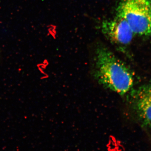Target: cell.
Listing matches in <instances>:
<instances>
[{
	"instance_id": "cell-3",
	"label": "cell",
	"mask_w": 151,
	"mask_h": 151,
	"mask_svg": "<svg viewBox=\"0 0 151 151\" xmlns=\"http://www.w3.org/2000/svg\"><path fill=\"white\" fill-rule=\"evenodd\" d=\"M102 31L111 43L122 51L130 44L135 35L126 20L118 15L103 22Z\"/></svg>"
},
{
	"instance_id": "cell-1",
	"label": "cell",
	"mask_w": 151,
	"mask_h": 151,
	"mask_svg": "<svg viewBox=\"0 0 151 151\" xmlns=\"http://www.w3.org/2000/svg\"><path fill=\"white\" fill-rule=\"evenodd\" d=\"M92 74L100 85L121 96L129 93L134 86L131 69L104 45H99L95 50Z\"/></svg>"
},
{
	"instance_id": "cell-2",
	"label": "cell",
	"mask_w": 151,
	"mask_h": 151,
	"mask_svg": "<svg viewBox=\"0 0 151 151\" xmlns=\"http://www.w3.org/2000/svg\"><path fill=\"white\" fill-rule=\"evenodd\" d=\"M117 15L129 25L135 35L151 34V0H121Z\"/></svg>"
},
{
	"instance_id": "cell-4",
	"label": "cell",
	"mask_w": 151,
	"mask_h": 151,
	"mask_svg": "<svg viewBox=\"0 0 151 151\" xmlns=\"http://www.w3.org/2000/svg\"><path fill=\"white\" fill-rule=\"evenodd\" d=\"M131 105L141 123L151 127V85L141 86L131 93Z\"/></svg>"
}]
</instances>
